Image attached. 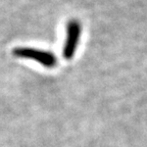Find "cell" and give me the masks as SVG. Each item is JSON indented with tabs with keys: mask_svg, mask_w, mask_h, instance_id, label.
Here are the masks:
<instances>
[{
	"mask_svg": "<svg viewBox=\"0 0 147 147\" xmlns=\"http://www.w3.org/2000/svg\"><path fill=\"white\" fill-rule=\"evenodd\" d=\"M12 53L16 57L34 60L47 69H53L57 64V58L50 51L41 50L32 47H18L13 49Z\"/></svg>",
	"mask_w": 147,
	"mask_h": 147,
	"instance_id": "cell-1",
	"label": "cell"
},
{
	"mask_svg": "<svg viewBox=\"0 0 147 147\" xmlns=\"http://www.w3.org/2000/svg\"><path fill=\"white\" fill-rule=\"evenodd\" d=\"M81 24L78 20H71L67 25V37L62 48V57L65 60H71L76 54L81 37Z\"/></svg>",
	"mask_w": 147,
	"mask_h": 147,
	"instance_id": "cell-2",
	"label": "cell"
}]
</instances>
